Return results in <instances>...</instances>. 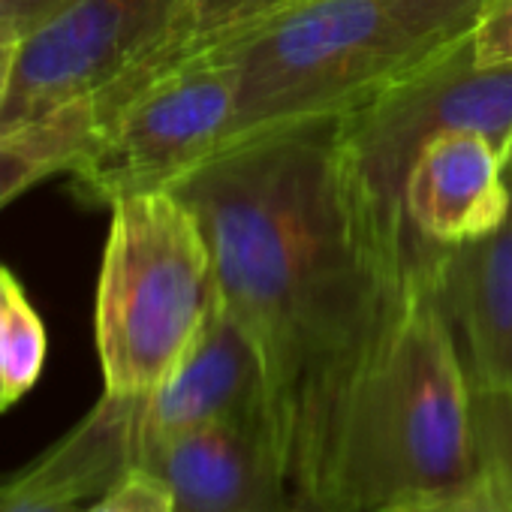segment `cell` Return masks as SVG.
I'll list each match as a JSON object with an SVG mask.
<instances>
[{
    "label": "cell",
    "instance_id": "obj_12",
    "mask_svg": "<svg viewBox=\"0 0 512 512\" xmlns=\"http://www.w3.org/2000/svg\"><path fill=\"white\" fill-rule=\"evenodd\" d=\"M302 0H181L166 28L91 100L97 127L151 82L208 55L232 52Z\"/></svg>",
    "mask_w": 512,
    "mask_h": 512
},
{
    "label": "cell",
    "instance_id": "obj_14",
    "mask_svg": "<svg viewBox=\"0 0 512 512\" xmlns=\"http://www.w3.org/2000/svg\"><path fill=\"white\" fill-rule=\"evenodd\" d=\"M46 326L22 284L0 266V413L19 404L43 374Z\"/></svg>",
    "mask_w": 512,
    "mask_h": 512
},
{
    "label": "cell",
    "instance_id": "obj_15",
    "mask_svg": "<svg viewBox=\"0 0 512 512\" xmlns=\"http://www.w3.org/2000/svg\"><path fill=\"white\" fill-rule=\"evenodd\" d=\"M386 512H512V467L482 437V464L473 476Z\"/></svg>",
    "mask_w": 512,
    "mask_h": 512
},
{
    "label": "cell",
    "instance_id": "obj_20",
    "mask_svg": "<svg viewBox=\"0 0 512 512\" xmlns=\"http://www.w3.org/2000/svg\"><path fill=\"white\" fill-rule=\"evenodd\" d=\"M0 512H82V503L34 494L4 479L0 482Z\"/></svg>",
    "mask_w": 512,
    "mask_h": 512
},
{
    "label": "cell",
    "instance_id": "obj_21",
    "mask_svg": "<svg viewBox=\"0 0 512 512\" xmlns=\"http://www.w3.org/2000/svg\"><path fill=\"white\" fill-rule=\"evenodd\" d=\"M281 512H359L356 506L344 503L335 494H326L320 488H308V485H296L287 506Z\"/></svg>",
    "mask_w": 512,
    "mask_h": 512
},
{
    "label": "cell",
    "instance_id": "obj_3",
    "mask_svg": "<svg viewBox=\"0 0 512 512\" xmlns=\"http://www.w3.org/2000/svg\"><path fill=\"white\" fill-rule=\"evenodd\" d=\"M482 7L485 0H302L232 49L229 145L377 100L470 40Z\"/></svg>",
    "mask_w": 512,
    "mask_h": 512
},
{
    "label": "cell",
    "instance_id": "obj_6",
    "mask_svg": "<svg viewBox=\"0 0 512 512\" xmlns=\"http://www.w3.org/2000/svg\"><path fill=\"white\" fill-rule=\"evenodd\" d=\"M238 67L232 52L199 58L118 106L70 169L91 205L172 190L229 145Z\"/></svg>",
    "mask_w": 512,
    "mask_h": 512
},
{
    "label": "cell",
    "instance_id": "obj_11",
    "mask_svg": "<svg viewBox=\"0 0 512 512\" xmlns=\"http://www.w3.org/2000/svg\"><path fill=\"white\" fill-rule=\"evenodd\" d=\"M425 253L476 392L512 398V214L476 241Z\"/></svg>",
    "mask_w": 512,
    "mask_h": 512
},
{
    "label": "cell",
    "instance_id": "obj_9",
    "mask_svg": "<svg viewBox=\"0 0 512 512\" xmlns=\"http://www.w3.org/2000/svg\"><path fill=\"white\" fill-rule=\"evenodd\" d=\"M145 470L172 488L175 512H281L296 488L275 410L175 434Z\"/></svg>",
    "mask_w": 512,
    "mask_h": 512
},
{
    "label": "cell",
    "instance_id": "obj_19",
    "mask_svg": "<svg viewBox=\"0 0 512 512\" xmlns=\"http://www.w3.org/2000/svg\"><path fill=\"white\" fill-rule=\"evenodd\" d=\"M476 404H479L482 437L494 449H500L503 458L512 467V398H497V395L476 392Z\"/></svg>",
    "mask_w": 512,
    "mask_h": 512
},
{
    "label": "cell",
    "instance_id": "obj_5",
    "mask_svg": "<svg viewBox=\"0 0 512 512\" xmlns=\"http://www.w3.org/2000/svg\"><path fill=\"white\" fill-rule=\"evenodd\" d=\"M266 410H275L266 356L244 323L217 305L199 341L157 389L103 392L79 425L10 479L34 494L91 503L124 473L145 467L163 440Z\"/></svg>",
    "mask_w": 512,
    "mask_h": 512
},
{
    "label": "cell",
    "instance_id": "obj_2",
    "mask_svg": "<svg viewBox=\"0 0 512 512\" xmlns=\"http://www.w3.org/2000/svg\"><path fill=\"white\" fill-rule=\"evenodd\" d=\"M479 464L476 386L419 241L383 323L293 425V485L386 512Z\"/></svg>",
    "mask_w": 512,
    "mask_h": 512
},
{
    "label": "cell",
    "instance_id": "obj_22",
    "mask_svg": "<svg viewBox=\"0 0 512 512\" xmlns=\"http://www.w3.org/2000/svg\"><path fill=\"white\" fill-rule=\"evenodd\" d=\"M19 52H22L19 46H0V106H4V100H7V94H10Z\"/></svg>",
    "mask_w": 512,
    "mask_h": 512
},
{
    "label": "cell",
    "instance_id": "obj_1",
    "mask_svg": "<svg viewBox=\"0 0 512 512\" xmlns=\"http://www.w3.org/2000/svg\"><path fill=\"white\" fill-rule=\"evenodd\" d=\"M172 193L205 232L220 305L266 356L290 449L296 419L395 305L419 241L380 214L338 118L229 145Z\"/></svg>",
    "mask_w": 512,
    "mask_h": 512
},
{
    "label": "cell",
    "instance_id": "obj_23",
    "mask_svg": "<svg viewBox=\"0 0 512 512\" xmlns=\"http://www.w3.org/2000/svg\"><path fill=\"white\" fill-rule=\"evenodd\" d=\"M503 166H506V172L512 175V142H509L506 151H503Z\"/></svg>",
    "mask_w": 512,
    "mask_h": 512
},
{
    "label": "cell",
    "instance_id": "obj_10",
    "mask_svg": "<svg viewBox=\"0 0 512 512\" xmlns=\"http://www.w3.org/2000/svg\"><path fill=\"white\" fill-rule=\"evenodd\" d=\"M500 148L476 130H446L428 139L410 163L401 214L425 244L455 247L494 232L512 214Z\"/></svg>",
    "mask_w": 512,
    "mask_h": 512
},
{
    "label": "cell",
    "instance_id": "obj_4",
    "mask_svg": "<svg viewBox=\"0 0 512 512\" xmlns=\"http://www.w3.org/2000/svg\"><path fill=\"white\" fill-rule=\"evenodd\" d=\"M97 281V356L103 392L157 389L199 341L220 305L211 247L196 214L172 190L109 205Z\"/></svg>",
    "mask_w": 512,
    "mask_h": 512
},
{
    "label": "cell",
    "instance_id": "obj_8",
    "mask_svg": "<svg viewBox=\"0 0 512 512\" xmlns=\"http://www.w3.org/2000/svg\"><path fill=\"white\" fill-rule=\"evenodd\" d=\"M181 0H73V7L16 61L0 106V133H10L64 103L94 97L166 28Z\"/></svg>",
    "mask_w": 512,
    "mask_h": 512
},
{
    "label": "cell",
    "instance_id": "obj_18",
    "mask_svg": "<svg viewBox=\"0 0 512 512\" xmlns=\"http://www.w3.org/2000/svg\"><path fill=\"white\" fill-rule=\"evenodd\" d=\"M470 46L482 67L512 64V0H485Z\"/></svg>",
    "mask_w": 512,
    "mask_h": 512
},
{
    "label": "cell",
    "instance_id": "obj_7",
    "mask_svg": "<svg viewBox=\"0 0 512 512\" xmlns=\"http://www.w3.org/2000/svg\"><path fill=\"white\" fill-rule=\"evenodd\" d=\"M473 37V34H470ZM344 148L386 223L407 241L401 193L419 148L446 130L485 133L500 154L512 142V64L482 67L470 40L425 70L338 118Z\"/></svg>",
    "mask_w": 512,
    "mask_h": 512
},
{
    "label": "cell",
    "instance_id": "obj_17",
    "mask_svg": "<svg viewBox=\"0 0 512 512\" xmlns=\"http://www.w3.org/2000/svg\"><path fill=\"white\" fill-rule=\"evenodd\" d=\"M70 7L73 0H0V46L25 49Z\"/></svg>",
    "mask_w": 512,
    "mask_h": 512
},
{
    "label": "cell",
    "instance_id": "obj_13",
    "mask_svg": "<svg viewBox=\"0 0 512 512\" xmlns=\"http://www.w3.org/2000/svg\"><path fill=\"white\" fill-rule=\"evenodd\" d=\"M97 136L91 97L64 103L10 133H0V208L34 184L70 172Z\"/></svg>",
    "mask_w": 512,
    "mask_h": 512
},
{
    "label": "cell",
    "instance_id": "obj_16",
    "mask_svg": "<svg viewBox=\"0 0 512 512\" xmlns=\"http://www.w3.org/2000/svg\"><path fill=\"white\" fill-rule=\"evenodd\" d=\"M82 512H175V497L154 470L136 467L94 497Z\"/></svg>",
    "mask_w": 512,
    "mask_h": 512
}]
</instances>
